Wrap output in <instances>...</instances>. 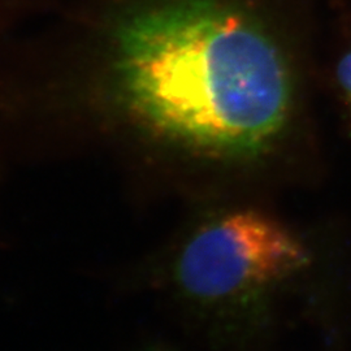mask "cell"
I'll return each instance as SVG.
<instances>
[{"mask_svg": "<svg viewBox=\"0 0 351 351\" xmlns=\"http://www.w3.org/2000/svg\"><path fill=\"white\" fill-rule=\"evenodd\" d=\"M310 263L306 245L274 217L239 208L202 223L178 252L175 280L194 302L241 307L259 301Z\"/></svg>", "mask_w": 351, "mask_h": 351, "instance_id": "cell-2", "label": "cell"}, {"mask_svg": "<svg viewBox=\"0 0 351 351\" xmlns=\"http://www.w3.org/2000/svg\"><path fill=\"white\" fill-rule=\"evenodd\" d=\"M301 53L290 0H95L75 101L120 146L249 167L301 133Z\"/></svg>", "mask_w": 351, "mask_h": 351, "instance_id": "cell-1", "label": "cell"}, {"mask_svg": "<svg viewBox=\"0 0 351 351\" xmlns=\"http://www.w3.org/2000/svg\"><path fill=\"white\" fill-rule=\"evenodd\" d=\"M336 77L351 114V50L348 51L339 59L337 69H336Z\"/></svg>", "mask_w": 351, "mask_h": 351, "instance_id": "cell-3", "label": "cell"}]
</instances>
